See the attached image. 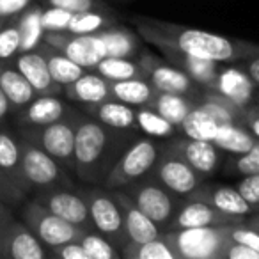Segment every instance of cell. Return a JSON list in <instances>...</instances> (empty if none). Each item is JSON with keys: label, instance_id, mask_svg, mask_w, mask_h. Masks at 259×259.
<instances>
[{"label": "cell", "instance_id": "obj_52", "mask_svg": "<svg viewBox=\"0 0 259 259\" xmlns=\"http://www.w3.org/2000/svg\"><path fill=\"white\" fill-rule=\"evenodd\" d=\"M9 220H13V215H11V209H9V206L6 204V201L2 197H0V229L6 226V224L9 222Z\"/></svg>", "mask_w": 259, "mask_h": 259}, {"label": "cell", "instance_id": "obj_45", "mask_svg": "<svg viewBox=\"0 0 259 259\" xmlns=\"http://www.w3.org/2000/svg\"><path fill=\"white\" fill-rule=\"evenodd\" d=\"M48 8H61L69 13L82 11H101L103 4L100 0H45Z\"/></svg>", "mask_w": 259, "mask_h": 259}, {"label": "cell", "instance_id": "obj_12", "mask_svg": "<svg viewBox=\"0 0 259 259\" xmlns=\"http://www.w3.org/2000/svg\"><path fill=\"white\" fill-rule=\"evenodd\" d=\"M139 64L144 71V76L158 93H174L195 98L197 94H201V89H204L185 71L170 64L169 61L163 62L148 52L142 54V57L139 59Z\"/></svg>", "mask_w": 259, "mask_h": 259}, {"label": "cell", "instance_id": "obj_9", "mask_svg": "<svg viewBox=\"0 0 259 259\" xmlns=\"http://www.w3.org/2000/svg\"><path fill=\"white\" fill-rule=\"evenodd\" d=\"M20 167L27 187H71V181L61 163L27 139L20 141Z\"/></svg>", "mask_w": 259, "mask_h": 259}, {"label": "cell", "instance_id": "obj_36", "mask_svg": "<svg viewBox=\"0 0 259 259\" xmlns=\"http://www.w3.org/2000/svg\"><path fill=\"white\" fill-rule=\"evenodd\" d=\"M121 257L126 259H176L172 248L169 247L163 233L156 240L149 241H128L121 248Z\"/></svg>", "mask_w": 259, "mask_h": 259}, {"label": "cell", "instance_id": "obj_23", "mask_svg": "<svg viewBox=\"0 0 259 259\" xmlns=\"http://www.w3.org/2000/svg\"><path fill=\"white\" fill-rule=\"evenodd\" d=\"M87 108H89V114L96 121H100L101 124L108 126V128L122 130V132H130V130L139 128L137 108L130 107V105L122 103V101L114 100V98Z\"/></svg>", "mask_w": 259, "mask_h": 259}, {"label": "cell", "instance_id": "obj_48", "mask_svg": "<svg viewBox=\"0 0 259 259\" xmlns=\"http://www.w3.org/2000/svg\"><path fill=\"white\" fill-rule=\"evenodd\" d=\"M224 259H259V252L243 243L229 240L226 250H224Z\"/></svg>", "mask_w": 259, "mask_h": 259}, {"label": "cell", "instance_id": "obj_47", "mask_svg": "<svg viewBox=\"0 0 259 259\" xmlns=\"http://www.w3.org/2000/svg\"><path fill=\"white\" fill-rule=\"evenodd\" d=\"M23 195H25V192L0 169V197L6 202H18L23 199Z\"/></svg>", "mask_w": 259, "mask_h": 259}, {"label": "cell", "instance_id": "obj_41", "mask_svg": "<svg viewBox=\"0 0 259 259\" xmlns=\"http://www.w3.org/2000/svg\"><path fill=\"white\" fill-rule=\"evenodd\" d=\"M73 13L61 8H48L41 13V25L45 32H59V30H68L69 20Z\"/></svg>", "mask_w": 259, "mask_h": 259}, {"label": "cell", "instance_id": "obj_6", "mask_svg": "<svg viewBox=\"0 0 259 259\" xmlns=\"http://www.w3.org/2000/svg\"><path fill=\"white\" fill-rule=\"evenodd\" d=\"M135 202L139 209L144 215H148L162 231L169 227L174 213L180 208V197L170 194L167 188H163L151 176H146L134 183L119 188Z\"/></svg>", "mask_w": 259, "mask_h": 259}, {"label": "cell", "instance_id": "obj_40", "mask_svg": "<svg viewBox=\"0 0 259 259\" xmlns=\"http://www.w3.org/2000/svg\"><path fill=\"white\" fill-rule=\"evenodd\" d=\"M226 172L229 176H248L259 172V139L247 153H241L227 162Z\"/></svg>", "mask_w": 259, "mask_h": 259}, {"label": "cell", "instance_id": "obj_37", "mask_svg": "<svg viewBox=\"0 0 259 259\" xmlns=\"http://www.w3.org/2000/svg\"><path fill=\"white\" fill-rule=\"evenodd\" d=\"M137 126L148 134L149 137L167 139L176 134V126L169 122L165 117L155 112L151 107H139L137 108Z\"/></svg>", "mask_w": 259, "mask_h": 259}, {"label": "cell", "instance_id": "obj_44", "mask_svg": "<svg viewBox=\"0 0 259 259\" xmlns=\"http://www.w3.org/2000/svg\"><path fill=\"white\" fill-rule=\"evenodd\" d=\"M236 190L250 204L252 211H259V172L243 176V180L236 185Z\"/></svg>", "mask_w": 259, "mask_h": 259}, {"label": "cell", "instance_id": "obj_25", "mask_svg": "<svg viewBox=\"0 0 259 259\" xmlns=\"http://www.w3.org/2000/svg\"><path fill=\"white\" fill-rule=\"evenodd\" d=\"M0 89L4 91L11 107L15 108H23L37 96L34 87L16 66L0 64Z\"/></svg>", "mask_w": 259, "mask_h": 259}, {"label": "cell", "instance_id": "obj_17", "mask_svg": "<svg viewBox=\"0 0 259 259\" xmlns=\"http://www.w3.org/2000/svg\"><path fill=\"white\" fill-rule=\"evenodd\" d=\"M18 122L23 126H45L52 122L64 121V119H80L82 115L73 110L68 103L59 100L55 94H43L36 96L29 105L20 108Z\"/></svg>", "mask_w": 259, "mask_h": 259}, {"label": "cell", "instance_id": "obj_19", "mask_svg": "<svg viewBox=\"0 0 259 259\" xmlns=\"http://www.w3.org/2000/svg\"><path fill=\"white\" fill-rule=\"evenodd\" d=\"M187 199L192 201H204L209 206L220 209L224 213H229L234 217H248L252 213V208L241 194L236 190V187H226V185L215 183H201Z\"/></svg>", "mask_w": 259, "mask_h": 259}, {"label": "cell", "instance_id": "obj_10", "mask_svg": "<svg viewBox=\"0 0 259 259\" xmlns=\"http://www.w3.org/2000/svg\"><path fill=\"white\" fill-rule=\"evenodd\" d=\"M149 176L178 197H188L202 183L204 178L167 144L162 148V153L153 165Z\"/></svg>", "mask_w": 259, "mask_h": 259}, {"label": "cell", "instance_id": "obj_26", "mask_svg": "<svg viewBox=\"0 0 259 259\" xmlns=\"http://www.w3.org/2000/svg\"><path fill=\"white\" fill-rule=\"evenodd\" d=\"M112 98L130 107H149L156 94V89L149 83L148 78H128L110 82Z\"/></svg>", "mask_w": 259, "mask_h": 259}, {"label": "cell", "instance_id": "obj_34", "mask_svg": "<svg viewBox=\"0 0 259 259\" xmlns=\"http://www.w3.org/2000/svg\"><path fill=\"white\" fill-rule=\"evenodd\" d=\"M181 132L185 134V137L190 139H199V141H209L213 142L219 134L220 124L202 108L195 107L188 112V115L181 122Z\"/></svg>", "mask_w": 259, "mask_h": 259}, {"label": "cell", "instance_id": "obj_32", "mask_svg": "<svg viewBox=\"0 0 259 259\" xmlns=\"http://www.w3.org/2000/svg\"><path fill=\"white\" fill-rule=\"evenodd\" d=\"M98 36L103 39L105 47H107V55L112 57H130L139 52V43L137 36L132 30H128L126 27H107V29L96 32Z\"/></svg>", "mask_w": 259, "mask_h": 259}, {"label": "cell", "instance_id": "obj_20", "mask_svg": "<svg viewBox=\"0 0 259 259\" xmlns=\"http://www.w3.org/2000/svg\"><path fill=\"white\" fill-rule=\"evenodd\" d=\"M15 66L29 80V83L34 87L37 96H43V94H55L57 96V94H61L64 91V87H61L52 78L47 59L37 48L16 55Z\"/></svg>", "mask_w": 259, "mask_h": 259}, {"label": "cell", "instance_id": "obj_31", "mask_svg": "<svg viewBox=\"0 0 259 259\" xmlns=\"http://www.w3.org/2000/svg\"><path fill=\"white\" fill-rule=\"evenodd\" d=\"M215 91L233 100L234 103L247 107L252 96V80L248 78L247 73H241L240 69H220Z\"/></svg>", "mask_w": 259, "mask_h": 259}, {"label": "cell", "instance_id": "obj_49", "mask_svg": "<svg viewBox=\"0 0 259 259\" xmlns=\"http://www.w3.org/2000/svg\"><path fill=\"white\" fill-rule=\"evenodd\" d=\"M30 4H32V0H0V18L18 16Z\"/></svg>", "mask_w": 259, "mask_h": 259}, {"label": "cell", "instance_id": "obj_22", "mask_svg": "<svg viewBox=\"0 0 259 259\" xmlns=\"http://www.w3.org/2000/svg\"><path fill=\"white\" fill-rule=\"evenodd\" d=\"M64 93L71 101L82 103L85 107H93L112 98L110 82L96 69H87L78 80L64 87Z\"/></svg>", "mask_w": 259, "mask_h": 259}, {"label": "cell", "instance_id": "obj_16", "mask_svg": "<svg viewBox=\"0 0 259 259\" xmlns=\"http://www.w3.org/2000/svg\"><path fill=\"white\" fill-rule=\"evenodd\" d=\"M155 47L165 55V59L170 64L185 71L201 87H204L206 91H215L217 83H219L220 69H222L219 66L220 62L194 57V55L187 54V52L180 50V48H176L170 43H165V41H158V43H155Z\"/></svg>", "mask_w": 259, "mask_h": 259}, {"label": "cell", "instance_id": "obj_55", "mask_svg": "<svg viewBox=\"0 0 259 259\" xmlns=\"http://www.w3.org/2000/svg\"><path fill=\"white\" fill-rule=\"evenodd\" d=\"M0 29H2V27H0Z\"/></svg>", "mask_w": 259, "mask_h": 259}, {"label": "cell", "instance_id": "obj_3", "mask_svg": "<svg viewBox=\"0 0 259 259\" xmlns=\"http://www.w3.org/2000/svg\"><path fill=\"white\" fill-rule=\"evenodd\" d=\"M227 226L163 231V238L176 259H224V250L229 243Z\"/></svg>", "mask_w": 259, "mask_h": 259}, {"label": "cell", "instance_id": "obj_15", "mask_svg": "<svg viewBox=\"0 0 259 259\" xmlns=\"http://www.w3.org/2000/svg\"><path fill=\"white\" fill-rule=\"evenodd\" d=\"M245 217H234L209 206L204 201H192L187 199L181 202L178 211L174 213L169 227L165 231L190 229V227H209V226H227V224H240Z\"/></svg>", "mask_w": 259, "mask_h": 259}, {"label": "cell", "instance_id": "obj_35", "mask_svg": "<svg viewBox=\"0 0 259 259\" xmlns=\"http://www.w3.org/2000/svg\"><path fill=\"white\" fill-rule=\"evenodd\" d=\"M101 76L108 82H117V80H128V78H146L139 61H132L130 57H112L107 55L98 62L96 68Z\"/></svg>", "mask_w": 259, "mask_h": 259}, {"label": "cell", "instance_id": "obj_13", "mask_svg": "<svg viewBox=\"0 0 259 259\" xmlns=\"http://www.w3.org/2000/svg\"><path fill=\"white\" fill-rule=\"evenodd\" d=\"M36 201H39L45 208H48L52 213H55L61 219L68 220V222L75 224V226L83 227L87 231L93 229L87 202L80 192L68 190V188L61 187L41 188Z\"/></svg>", "mask_w": 259, "mask_h": 259}, {"label": "cell", "instance_id": "obj_53", "mask_svg": "<svg viewBox=\"0 0 259 259\" xmlns=\"http://www.w3.org/2000/svg\"><path fill=\"white\" fill-rule=\"evenodd\" d=\"M9 110H11V103H9L8 96L4 94V91L0 89V122L8 117Z\"/></svg>", "mask_w": 259, "mask_h": 259}, {"label": "cell", "instance_id": "obj_29", "mask_svg": "<svg viewBox=\"0 0 259 259\" xmlns=\"http://www.w3.org/2000/svg\"><path fill=\"white\" fill-rule=\"evenodd\" d=\"M255 142L257 137L245 124L227 122V124H220L213 144L231 155H241V153H247Z\"/></svg>", "mask_w": 259, "mask_h": 259}, {"label": "cell", "instance_id": "obj_7", "mask_svg": "<svg viewBox=\"0 0 259 259\" xmlns=\"http://www.w3.org/2000/svg\"><path fill=\"white\" fill-rule=\"evenodd\" d=\"M22 217L25 220V226L39 238L43 245L48 248H54L57 245L68 243V241L80 240L87 229L68 220L61 219L55 213H52L48 208H45L39 201H29L22 209Z\"/></svg>", "mask_w": 259, "mask_h": 259}, {"label": "cell", "instance_id": "obj_30", "mask_svg": "<svg viewBox=\"0 0 259 259\" xmlns=\"http://www.w3.org/2000/svg\"><path fill=\"white\" fill-rule=\"evenodd\" d=\"M41 6H29L25 11H22L16 20V27L20 32V52H30L36 50L43 43V25H41Z\"/></svg>", "mask_w": 259, "mask_h": 259}, {"label": "cell", "instance_id": "obj_2", "mask_svg": "<svg viewBox=\"0 0 259 259\" xmlns=\"http://www.w3.org/2000/svg\"><path fill=\"white\" fill-rule=\"evenodd\" d=\"M130 132L101 124L94 117H80L75 128V172L83 181L103 185L105 178L128 142Z\"/></svg>", "mask_w": 259, "mask_h": 259}, {"label": "cell", "instance_id": "obj_24", "mask_svg": "<svg viewBox=\"0 0 259 259\" xmlns=\"http://www.w3.org/2000/svg\"><path fill=\"white\" fill-rule=\"evenodd\" d=\"M197 107L208 112L219 124H227V122L245 124V108L247 107L234 103L233 100L217 91H204L201 101H197Z\"/></svg>", "mask_w": 259, "mask_h": 259}, {"label": "cell", "instance_id": "obj_14", "mask_svg": "<svg viewBox=\"0 0 259 259\" xmlns=\"http://www.w3.org/2000/svg\"><path fill=\"white\" fill-rule=\"evenodd\" d=\"M47 255L45 245L25 224L9 220L0 229V257L45 259Z\"/></svg>", "mask_w": 259, "mask_h": 259}, {"label": "cell", "instance_id": "obj_39", "mask_svg": "<svg viewBox=\"0 0 259 259\" xmlns=\"http://www.w3.org/2000/svg\"><path fill=\"white\" fill-rule=\"evenodd\" d=\"M80 245L85 248V252L91 255V259H119L121 250L115 248L105 236H101L96 231H85L80 236Z\"/></svg>", "mask_w": 259, "mask_h": 259}, {"label": "cell", "instance_id": "obj_43", "mask_svg": "<svg viewBox=\"0 0 259 259\" xmlns=\"http://www.w3.org/2000/svg\"><path fill=\"white\" fill-rule=\"evenodd\" d=\"M227 234H229V240L243 243L259 252V231L252 229L250 226H243V222L229 224L227 226Z\"/></svg>", "mask_w": 259, "mask_h": 259}, {"label": "cell", "instance_id": "obj_1", "mask_svg": "<svg viewBox=\"0 0 259 259\" xmlns=\"http://www.w3.org/2000/svg\"><path fill=\"white\" fill-rule=\"evenodd\" d=\"M135 25H137L141 36L151 45L165 41L194 57L208 59V61H215L220 64L259 55V45L227 39V37L208 32V30L156 22L151 18H135Z\"/></svg>", "mask_w": 259, "mask_h": 259}, {"label": "cell", "instance_id": "obj_42", "mask_svg": "<svg viewBox=\"0 0 259 259\" xmlns=\"http://www.w3.org/2000/svg\"><path fill=\"white\" fill-rule=\"evenodd\" d=\"M20 52V32L16 23L0 29V61L15 57Z\"/></svg>", "mask_w": 259, "mask_h": 259}, {"label": "cell", "instance_id": "obj_8", "mask_svg": "<svg viewBox=\"0 0 259 259\" xmlns=\"http://www.w3.org/2000/svg\"><path fill=\"white\" fill-rule=\"evenodd\" d=\"M78 119H64L45 126H27L23 139L39 146L66 169L75 170V128Z\"/></svg>", "mask_w": 259, "mask_h": 259}, {"label": "cell", "instance_id": "obj_38", "mask_svg": "<svg viewBox=\"0 0 259 259\" xmlns=\"http://www.w3.org/2000/svg\"><path fill=\"white\" fill-rule=\"evenodd\" d=\"M112 25V18L100 11H82L73 13L69 20L68 32L71 34H96Z\"/></svg>", "mask_w": 259, "mask_h": 259}, {"label": "cell", "instance_id": "obj_46", "mask_svg": "<svg viewBox=\"0 0 259 259\" xmlns=\"http://www.w3.org/2000/svg\"><path fill=\"white\" fill-rule=\"evenodd\" d=\"M54 252V255L61 259H91V255L85 252V248L80 245L78 240L75 241H68V243L57 245V247L50 248Z\"/></svg>", "mask_w": 259, "mask_h": 259}, {"label": "cell", "instance_id": "obj_27", "mask_svg": "<svg viewBox=\"0 0 259 259\" xmlns=\"http://www.w3.org/2000/svg\"><path fill=\"white\" fill-rule=\"evenodd\" d=\"M37 50L45 55L52 78H54L61 87H66V85H69V83H73L75 80H78L80 76L87 71L85 68L78 66L76 62H73L71 59L66 57L62 52H59L57 48L50 47V45L45 43V41L37 47Z\"/></svg>", "mask_w": 259, "mask_h": 259}, {"label": "cell", "instance_id": "obj_4", "mask_svg": "<svg viewBox=\"0 0 259 259\" xmlns=\"http://www.w3.org/2000/svg\"><path fill=\"white\" fill-rule=\"evenodd\" d=\"M162 148L153 139H137L132 141L121 153L117 162L110 169L108 176L105 178L103 187L108 190H119L126 185L134 183L137 180L149 176L153 165L158 160Z\"/></svg>", "mask_w": 259, "mask_h": 259}, {"label": "cell", "instance_id": "obj_5", "mask_svg": "<svg viewBox=\"0 0 259 259\" xmlns=\"http://www.w3.org/2000/svg\"><path fill=\"white\" fill-rule=\"evenodd\" d=\"M80 194L83 195V199L87 202L93 231L100 233L115 248L121 250L128 243V236H126V229H124L122 209L119 206L117 199H115L114 192L105 187L103 188L94 187V188H85Z\"/></svg>", "mask_w": 259, "mask_h": 259}, {"label": "cell", "instance_id": "obj_18", "mask_svg": "<svg viewBox=\"0 0 259 259\" xmlns=\"http://www.w3.org/2000/svg\"><path fill=\"white\" fill-rule=\"evenodd\" d=\"M167 146L183 156L201 176H211L219 169L220 160H222V149H219L209 141L181 137L174 139Z\"/></svg>", "mask_w": 259, "mask_h": 259}, {"label": "cell", "instance_id": "obj_50", "mask_svg": "<svg viewBox=\"0 0 259 259\" xmlns=\"http://www.w3.org/2000/svg\"><path fill=\"white\" fill-rule=\"evenodd\" d=\"M245 126L259 139V107L245 108Z\"/></svg>", "mask_w": 259, "mask_h": 259}, {"label": "cell", "instance_id": "obj_54", "mask_svg": "<svg viewBox=\"0 0 259 259\" xmlns=\"http://www.w3.org/2000/svg\"><path fill=\"white\" fill-rule=\"evenodd\" d=\"M248 226L252 227V229H255V231H259V215L257 217H254V219L248 222Z\"/></svg>", "mask_w": 259, "mask_h": 259}, {"label": "cell", "instance_id": "obj_51", "mask_svg": "<svg viewBox=\"0 0 259 259\" xmlns=\"http://www.w3.org/2000/svg\"><path fill=\"white\" fill-rule=\"evenodd\" d=\"M245 73H247L248 78H250L252 82L259 85V55L250 57V61H248L247 66H245Z\"/></svg>", "mask_w": 259, "mask_h": 259}, {"label": "cell", "instance_id": "obj_11", "mask_svg": "<svg viewBox=\"0 0 259 259\" xmlns=\"http://www.w3.org/2000/svg\"><path fill=\"white\" fill-rule=\"evenodd\" d=\"M43 41L85 69H94L107 57V47L98 34H71L68 30L45 32Z\"/></svg>", "mask_w": 259, "mask_h": 259}, {"label": "cell", "instance_id": "obj_21", "mask_svg": "<svg viewBox=\"0 0 259 259\" xmlns=\"http://www.w3.org/2000/svg\"><path fill=\"white\" fill-rule=\"evenodd\" d=\"M112 192H114L115 199H117L119 206L122 209L128 241H139V243H142V241L156 240V238L162 236L163 231L148 215H144L124 192L122 190H112Z\"/></svg>", "mask_w": 259, "mask_h": 259}, {"label": "cell", "instance_id": "obj_33", "mask_svg": "<svg viewBox=\"0 0 259 259\" xmlns=\"http://www.w3.org/2000/svg\"><path fill=\"white\" fill-rule=\"evenodd\" d=\"M0 169L23 192L29 190L22 176V167H20V141H16L13 135L6 132H0Z\"/></svg>", "mask_w": 259, "mask_h": 259}, {"label": "cell", "instance_id": "obj_28", "mask_svg": "<svg viewBox=\"0 0 259 259\" xmlns=\"http://www.w3.org/2000/svg\"><path fill=\"white\" fill-rule=\"evenodd\" d=\"M149 107L155 112H158L162 117H165L169 122H172L176 128H180L183 119L188 115V112L197 107V101L192 96H185V94L158 93L156 91Z\"/></svg>", "mask_w": 259, "mask_h": 259}]
</instances>
